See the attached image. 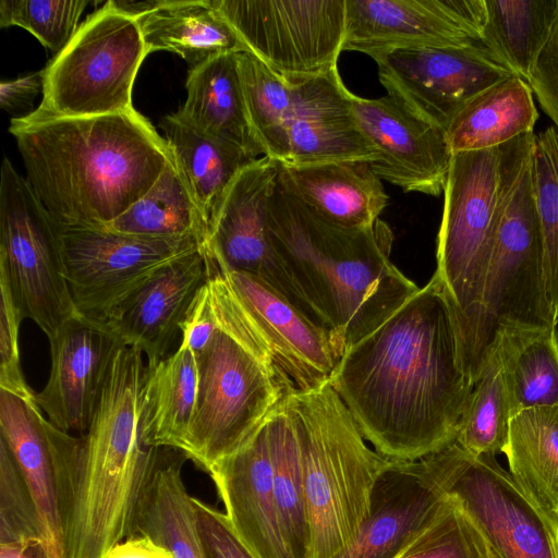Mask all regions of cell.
Here are the masks:
<instances>
[{"label": "cell", "mask_w": 558, "mask_h": 558, "mask_svg": "<svg viewBox=\"0 0 558 558\" xmlns=\"http://www.w3.org/2000/svg\"><path fill=\"white\" fill-rule=\"evenodd\" d=\"M330 385L365 440L389 460H420L456 441L474 383L435 275L345 350Z\"/></svg>", "instance_id": "obj_1"}, {"label": "cell", "mask_w": 558, "mask_h": 558, "mask_svg": "<svg viewBox=\"0 0 558 558\" xmlns=\"http://www.w3.org/2000/svg\"><path fill=\"white\" fill-rule=\"evenodd\" d=\"M26 180L61 225L106 227L137 202L172 160L165 138L135 109L56 117L37 109L9 128Z\"/></svg>", "instance_id": "obj_2"}, {"label": "cell", "mask_w": 558, "mask_h": 558, "mask_svg": "<svg viewBox=\"0 0 558 558\" xmlns=\"http://www.w3.org/2000/svg\"><path fill=\"white\" fill-rule=\"evenodd\" d=\"M146 371L143 352L122 344L87 430L80 437L62 434L64 558H104L134 535L137 507L160 451L142 433Z\"/></svg>", "instance_id": "obj_3"}, {"label": "cell", "mask_w": 558, "mask_h": 558, "mask_svg": "<svg viewBox=\"0 0 558 558\" xmlns=\"http://www.w3.org/2000/svg\"><path fill=\"white\" fill-rule=\"evenodd\" d=\"M267 222L287 270L344 352L420 290L390 260L393 236L380 219L367 228L339 226L277 178Z\"/></svg>", "instance_id": "obj_4"}, {"label": "cell", "mask_w": 558, "mask_h": 558, "mask_svg": "<svg viewBox=\"0 0 558 558\" xmlns=\"http://www.w3.org/2000/svg\"><path fill=\"white\" fill-rule=\"evenodd\" d=\"M304 472L308 558H338L371 513L374 486L392 462L371 449L330 384L288 396Z\"/></svg>", "instance_id": "obj_5"}, {"label": "cell", "mask_w": 558, "mask_h": 558, "mask_svg": "<svg viewBox=\"0 0 558 558\" xmlns=\"http://www.w3.org/2000/svg\"><path fill=\"white\" fill-rule=\"evenodd\" d=\"M217 329L196 355L197 398L184 454L206 472L244 447L291 393L218 286L208 282Z\"/></svg>", "instance_id": "obj_6"}, {"label": "cell", "mask_w": 558, "mask_h": 558, "mask_svg": "<svg viewBox=\"0 0 558 558\" xmlns=\"http://www.w3.org/2000/svg\"><path fill=\"white\" fill-rule=\"evenodd\" d=\"M534 140L535 134L530 133L502 146L498 225L482 300L478 377L502 330L545 329L558 324L547 293L534 195Z\"/></svg>", "instance_id": "obj_7"}, {"label": "cell", "mask_w": 558, "mask_h": 558, "mask_svg": "<svg viewBox=\"0 0 558 558\" xmlns=\"http://www.w3.org/2000/svg\"><path fill=\"white\" fill-rule=\"evenodd\" d=\"M502 146L453 154L444 189L437 269L452 306L465 369L475 384L482 300L494 250L501 192Z\"/></svg>", "instance_id": "obj_8"}, {"label": "cell", "mask_w": 558, "mask_h": 558, "mask_svg": "<svg viewBox=\"0 0 558 558\" xmlns=\"http://www.w3.org/2000/svg\"><path fill=\"white\" fill-rule=\"evenodd\" d=\"M242 87L265 156L294 165L377 160L378 151L354 119L350 90L338 69L290 84L254 63L243 72Z\"/></svg>", "instance_id": "obj_9"}, {"label": "cell", "mask_w": 558, "mask_h": 558, "mask_svg": "<svg viewBox=\"0 0 558 558\" xmlns=\"http://www.w3.org/2000/svg\"><path fill=\"white\" fill-rule=\"evenodd\" d=\"M147 54L137 21L105 2L43 69V98L36 109L56 117L134 109L133 84Z\"/></svg>", "instance_id": "obj_10"}, {"label": "cell", "mask_w": 558, "mask_h": 558, "mask_svg": "<svg viewBox=\"0 0 558 558\" xmlns=\"http://www.w3.org/2000/svg\"><path fill=\"white\" fill-rule=\"evenodd\" d=\"M0 279L23 319L51 338L77 315L65 278L58 226L27 180L3 158L0 180Z\"/></svg>", "instance_id": "obj_11"}, {"label": "cell", "mask_w": 558, "mask_h": 558, "mask_svg": "<svg viewBox=\"0 0 558 558\" xmlns=\"http://www.w3.org/2000/svg\"><path fill=\"white\" fill-rule=\"evenodd\" d=\"M214 1L247 52L287 83L338 69L345 0Z\"/></svg>", "instance_id": "obj_12"}, {"label": "cell", "mask_w": 558, "mask_h": 558, "mask_svg": "<svg viewBox=\"0 0 558 558\" xmlns=\"http://www.w3.org/2000/svg\"><path fill=\"white\" fill-rule=\"evenodd\" d=\"M57 226L75 308L80 315L102 324L161 266L204 247L194 236L148 238L106 227Z\"/></svg>", "instance_id": "obj_13"}, {"label": "cell", "mask_w": 558, "mask_h": 558, "mask_svg": "<svg viewBox=\"0 0 558 558\" xmlns=\"http://www.w3.org/2000/svg\"><path fill=\"white\" fill-rule=\"evenodd\" d=\"M213 265L235 313L294 390L330 384L344 354L335 333L257 277Z\"/></svg>", "instance_id": "obj_14"}, {"label": "cell", "mask_w": 558, "mask_h": 558, "mask_svg": "<svg viewBox=\"0 0 558 558\" xmlns=\"http://www.w3.org/2000/svg\"><path fill=\"white\" fill-rule=\"evenodd\" d=\"M372 59L388 96L445 132L474 97L515 75L485 45L407 47Z\"/></svg>", "instance_id": "obj_15"}, {"label": "cell", "mask_w": 558, "mask_h": 558, "mask_svg": "<svg viewBox=\"0 0 558 558\" xmlns=\"http://www.w3.org/2000/svg\"><path fill=\"white\" fill-rule=\"evenodd\" d=\"M464 449L457 442L415 461H392L379 475L371 513L338 558H400L440 517Z\"/></svg>", "instance_id": "obj_16"}, {"label": "cell", "mask_w": 558, "mask_h": 558, "mask_svg": "<svg viewBox=\"0 0 558 558\" xmlns=\"http://www.w3.org/2000/svg\"><path fill=\"white\" fill-rule=\"evenodd\" d=\"M448 494L500 558H558V518L536 504L496 456L464 449Z\"/></svg>", "instance_id": "obj_17"}, {"label": "cell", "mask_w": 558, "mask_h": 558, "mask_svg": "<svg viewBox=\"0 0 558 558\" xmlns=\"http://www.w3.org/2000/svg\"><path fill=\"white\" fill-rule=\"evenodd\" d=\"M278 171V161L263 156L235 175L211 216L206 248L219 268L257 277L319 324L270 239L268 204Z\"/></svg>", "instance_id": "obj_18"}, {"label": "cell", "mask_w": 558, "mask_h": 558, "mask_svg": "<svg viewBox=\"0 0 558 558\" xmlns=\"http://www.w3.org/2000/svg\"><path fill=\"white\" fill-rule=\"evenodd\" d=\"M485 0H345L342 51L485 45Z\"/></svg>", "instance_id": "obj_19"}, {"label": "cell", "mask_w": 558, "mask_h": 558, "mask_svg": "<svg viewBox=\"0 0 558 558\" xmlns=\"http://www.w3.org/2000/svg\"><path fill=\"white\" fill-rule=\"evenodd\" d=\"M354 119L378 151L375 174L404 192L438 196L452 154L444 130L414 116L390 96L367 99L350 92Z\"/></svg>", "instance_id": "obj_20"}, {"label": "cell", "mask_w": 558, "mask_h": 558, "mask_svg": "<svg viewBox=\"0 0 558 558\" xmlns=\"http://www.w3.org/2000/svg\"><path fill=\"white\" fill-rule=\"evenodd\" d=\"M48 340L50 373L43 390L35 393L36 403L53 426L83 435L123 343L106 324L80 314L68 319Z\"/></svg>", "instance_id": "obj_21"}, {"label": "cell", "mask_w": 558, "mask_h": 558, "mask_svg": "<svg viewBox=\"0 0 558 558\" xmlns=\"http://www.w3.org/2000/svg\"><path fill=\"white\" fill-rule=\"evenodd\" d=\"M211 257L198 247L161 266L105 323L151 367L167 357L193 301L210 277Z\"/></svg>", "instance_id": "obj_22"}, {"label": "cell", "mask_w": 558, "mask_h": 558, "mask_svg": "<svg viewBox=\"0 0 558 558\" xmlns=\"http://www.w3.org/2000/svg\"><path fill=\"white\" fill-rule=\"evenodd\" d=\"M208 473L232 529L256 558H294L272 489L267 420L244 447Z\"/></svg>", "instance_id": "obj_23"}, {"label": "cell", "mask_w": 558, "mask_h": 558, "mask_svg": "<svg viewBox=\"0 0 558 558\" xmlns=\"http://www.w3.org/2000/svg\"><path fill=\"white\" fill-rule=\"evenodd\" d=\"M62 433L44 417L36 401L0 389V439L29 489L52 558H64L59 480Z\"/></svg>", "instance_id": "obj_24"}, {"label": "cell", "mask_w": 558, "mask_h": 558, "mask_svg": "<svg viewBox=\"0 0 558 558\" xmlns=\"http://www.w3.org/2000/svg\"><path fill=\"white\" fill-rule=\"evenodd\" d=\"M278 180L289 192L342 227H371L388 204L381 180L366 161H278Z\"/></svg>", "instance_id": "obj_25"}, {"label": "cell", "mask_w": 558, "mask_h": 558, "mask_svg": "<svg viewBox=\"0 0 558 558\" xmlns=\"http://www.w3.org/2000/svg\"><path fill=\"white\" fill-rule=\"evenodd\" d=\"M238 53L216 56L190 69L186 100L173 114L194 130L233 144L257 159L265 156V149L250 122Z\"/></svg>", "instance_id": "obj_26"}, {"label": "cell", "mask_w": 558, "mask_h": 558, "mask_svg": "<svg viewBox=\"0 0 558 558\" xmlns=\"http://www.w3.org/2000/svg\"><path fill=\"white\" fill-rule=\"evenodd\" d=\"M136 21L147 53L174 52L191 69L216 56L247 51L214 0H162Z\"/></svg>", "instance_id": "obj_27"}, {"label": "cell", "mask_w": 558, "mask_h": 558, "mask_svg": "<svg viewBox=\"0 0 558 558\" xmlns=\"http://www.w3.org/2000/svg\"><path fill=\"white\" fill-rule=\"evenodd\" d=\"M186 459L178 449L160 448L137 507L134 535L147 537L173 558H204L193 497L182 478Z\"/></svg>", "instance_id": "obj_28"}, {"label": "cell", "mask_w": 558, "mask_h": 558, "mask_svg": "<svg viewBox=\"0 0 558 558\" xmlns=\"http://www.w3.org/2000/svg\"><path fill=\"white\" fill-rule=\"evenodd\" d=\"M537 119L532 88L513 75L474 97L445 133L452 155L486 150L533 133Z\"/></svg>", "instance_id": "obj_29"}, {"label": "cell", "mask_w": 558, "mask_h": 558, "mask_svg": "<svg viewBox=\"0 0 558 558\" xmlns=\"http://www.w3.org/2000/svg\"><path fill=\"white\" fill-rule=\"evenodd\" d=\"M196 398V355L180 342L173 354L155 366H147L141 414L145 442L184 453Z\"/></svg>", "instance_id": "obj_30"}, {"label": "cell", "mask_w": 558, "mask_h": 558, "mask_svg": "<svg viewBox=\"0 0 558 558\" xmlns=\"http://www.w3.org/2000/svg\"><path fill=\"white\" fill-rule=\"evenodd\" d=\"M159 128L209 229L211 216L225 191L235 175L255 159L233 144L194 130L174 114L165 117Z\"/></svg>", "instance_id": "obj_31"}, {"label": "cell", "mask_w": 558, "mask_h": 558, "mask_svg": "<svg viewBox=\"0 0 558 558\" xmlns=\"http://www.w3.org/2000/svg\"><path fill=\"white\" fill-rule=\"evenodd\" d=\"M500 361L511 417L520 411L558 405V331L505 329L493 348Z\"/></svg>", "instance_id": "obj_32"}, {"label": "cell", "mask_w": 558, "mask_h": 558, "mask_svg": "<svg viewBox=\"0 0 558 558\" xmlns=\"http://www.w3.org/2000/svg\"><path fill=\"white\" fill-rule=\"evenodd\" d=\"M504 453L515 482L558 518V405L526 409L513 415Z\"/></svg>", "instance_id": "obj_33"}, {"label": "cell", "mask_w": 558, "mask_h": 558, "mask_svg": "<svg viewBox=\"0 0 558 558\" xmlns=\"http://www.w3.org/2000/svg\"><path fill=\"white\" fill-rule=\"evenodd\" d=\"M288 396L267 418L272 489L293 557L308 558L310 522L302 451Z\"/></svg>", "instance_id": "obj_34"}, {"label": "cell", "mask_w": 558, "mask_h": 558, "mask_svg": "<svg viewBox=\"0 0 558 558\" xmlns=\"http://www.w3.org/2000/svg\"><path fill=\"white\" fill-rule=\"evenodd\" d=\"M483 43L527 84L558 13V0H485Z\"/></svg>", "instance_id": "obj_35"}, {"label": "cell", "mask_w": 558, "mask_h": 558, "mask_svg": "<svg viewBox=\"0 0 558 558\" xmlns=\"http://www.w3.org/2000/svg\"><path fill=\"white\" fill-rule=\"evenodd\" d=\"M106 228L148 238L194 236L204 247L208 238V223L173 158L153 186Z\"/></svg>", "instance_id": "obj_36"}, {"label": "cell", "mask_w": 558, "mask_h": 558, "mask_svg": "<svg viewBox=\"0 0 558 558\" xmlns=\"http://www.w3.org/2000/svg\"><path fill=\"white\" fill-rule=\"evenodd\" d=\"M510 420L509 395L499 357L493 349L469 397L456 441L476 456L504 453Z\"/></svg>", "instance_id": "obj_37"}, {"label": "cell", "mask_w": 558, "mask_h": 558, "mask_svg": "<svg viewBox=\"0 0 558 558\" xmlns=\"http://www.w3.org/2000/svg\"><path fill=\"white\" fill-rule=\"evenodd\" d=\"M533 182L541 221L546 287L558 320V126L535 135Z\"/></svg>", "instance_id": "obj_38"}, {"label": "cell", "mask_w": 558, "mask_h": 558, "mask_svg": "<svg viewBox=\"0 0 558 558\" xmlns=\"http://www.w3.org/2000/svg\"><path fill=\"white\" fill-rule=\"evenodd\" d=\"M87 5L86 0H1L0 26L22 27L57 54L77 32Z\"/></svg>", "instance_id": "obj_39"}, {"label": "cell", "mask_w": 558, "mask_h": 558, "mask_svg": "<svg viewBox=\"0 0 558 558\" xmlns=\"http://www.w3.org/2000/svg\"><path fill=\"white\" fill-rule=\"evenodd\" d=\"M31 537H44L38 512L15 460L0 439V543Z\"/></svg>", "instance_id": "obj_40"}, {"label": "cell", "mask_w": 558, "mask_h": 558, "mask_svg": "<svg viewBox=\"0 0 558 558\" xmlns=\"http://www.w3.org/2000/svg\"><path fill=\"white\" fill-rule=\"evenodd\" d=\"M449 497L440 517L400 558H484L476 529Z\"/></svg>", "instance_id": "obj_41"}, {"label": "cell", "mask_w": 558, "mask_h": 558, "mask_svg": "<svg viewBox=\"0 0 558 558\" xmlns=\"http://www.w3.org/2000/svg\"><path fill=\"white\" fill-rule=\"evenodd\" d=\"M22 320L8 284L0 279V389L36 401L21 367L19 332Z\"/></svg>", "instance_id": "obj_42"}, {"label": "cell", "mask_w": 558, "mask_h": 558, "mask_svg": "<svg viewBox=\"0 0 558 558\" xmlns=\"http://www.w3.org/2000/svg\"><path fill=\"white\" fill-rule=\"evenodd\" d=\"M204 558H256L232 529L226 513L193 497Z\"/></svg>", "instance_id": "obj_43"}, {"label": "cell", "mask_w": 558, "mask_h": 558, "mask_svg": "<svg viewBox=\"0 0 558 558\" xmlns=\"http://www.w3.org/2000/svg\"><path fill=\"white\" fill-rule=\"evenodd\" d=\"M529 85L544 112L558 126V13Z\"/></svg>", "instance_id": "obj_44"}, {"label": "cell", "mask_w": 558, "mask_h": 558, "mask_svg": "<svg viewBox=\"0 0 558 558\" xmlns=\"http://www.w3.org/2000/svg\"><path fill=\"white\" fill-rule=\"evenodd\" d=\"M217 329L208 282L201 289L181 324V342L195 354L202 352Z\"/></svg>", "instance_id": "obj_45"}, {"label": "cell", "mask_w": 558, "mask_h": 558, "mask_svg": "<svg viewBox=\"0 0 558 558\" xmlns=\"http://www.w3.org/2000/svg\"><path fill=\"white\" fill-rule=\"evenodd\" d=\"M43 70L0 84V105L7 111H15L29 106L43 93Z\"/></svg>", "instance_id": "obj_46"}, {"label": "cell", "mask_w": 558, "mask_h": 558, "mask_svg": "<svg viewBox=\"0 0 558 558\" xmlns=\"http://www.w3.org/2000/svg\"><path fill=\"white\" fill-rule=\"evenodd\" d=\"M104 558H173L147 537L133 535L112 547Z\"/></svg>", "instance_id": "obj_47"}, {"label": "cell", "mask_w": 558, "mask_h": 558, "mask_svg": "<svg viewBox=\"0 0 558 558\" xmlns=\"http://www.w3.org/2000/svg\"><path fill=\"white\" fill-rule=\"evenodd\" d=\"M0 558H52L44 537L0 543Z\"/></svg>", "instance_id": "obj_48"}, {"label": "cell", "mask_w": 558, "mask_h": 558, "mask_svg": "<svg viewBox=\"0 0 558 558\" xmlns=\"http://www.w3.org/2000/svg\"><path fill=\"white\" fill-rule=\"evenodd\" d=\"M161 1L162 0H110L107 1V3L114 10L136 20L156 9Z\"/></svg>", "instance_id": "obj_49"}, {"label": "cell", "mask_w": 558, "mask_h": 558, "mask_svg": "<svg viewBox=\"0 0 558 558\" xmlns=\"http://www.w3.org/2000/svg\"><path fill=\"white\" fill-rule=\"evenodd\" d=\"M475 527V526H474ZM476 529V527H475ZM477 531V530H476ZM480 543L482 546L484 558H500L497 553L493 549V547L486 542V539L481 535L477 531Z\"/></svg>", "instance_id": "obj_50"}]
</instances>
